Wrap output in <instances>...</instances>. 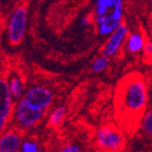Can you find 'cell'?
Here are the masks:
<instances>
[{
	"mask_svg": "<svg viewBox=\"0 0 152 152\" xmlns=\"http://www.w3.org/2000/svg\"><path fill=\"white\" fill-rule=\"evenodd\" d=\"M129 29L125 23H121L117 28L108 36L107 40L102 48V55L108 58L114 57L118 52L123 43L127 40Z\"/></svg>",
	"mask_w": 152,
	"mask_h": 152,
	"instance_id": "obj_8",
	"label": "cell"
},
{
	"mask_svg": "<svg viewBox=\"0 0 152 152\" xmlns=\"http://www.w3.org/2000/svg\"><path fill=\"white\" fill-rule=\"evenodd\" d=\"M46 110L36 109L28 106L22 99L14 109V118L21 129H31L42 120Z\"/></svg>",
	"mask_w": 152,
	"mask_h": 152,
	"instance_id": "obj_4",
	"label": "cell"
},
{
	"mask_svg": "<svg viewBox=\"0 0 152 152\" xmlns=\"http://www.w3.org/2000/svg\"><path fill=\"white\" fill-rule=\"evenodd\" d=\"M7 82L12 98L14 99H20L24 91V82L21 77L18 75H14L7 80Z\"/></svg>",
	"mask_w": 152,
	"mask_h": 152,
	"instance_id": "obj_11",
	"label": "cell"
},
{
	"mask_svg": "<svg viewBox=\"0 0 152 152\" xmlns=\"http://www.w3.org/2000/svg\"><path fill=\"white\" fill-rule=\"evenodd\" d=\"M127 143L123 131L114 126L106 125L96 133V144L99 149L105 151H120Z\"/></svg>",
	"mask_w": 152,
	"mask_h": 152,
	"instance_id": "obj_3",
	"label": "cell"
},
{
	"mask_svg": "<svg viewBox=\"0 0 152 152\" xmlns=\"http://www.w3.org/2000/svg\"><path fill=\"white\" fill-rule=\"evenodd\" d=\"M21 151L23 152H37L38 151V144L36 141L26 140L23 141Z\"/></svg>",
	"mask_w": 152,
	"mask_h": 152,
	"instance_id": "obj_15",
	"label": "cell"
},
{
	"mask_svg": "<svg viewBox=\"0 0 152 152\" xmlns=\"http://www.w3.org/2000/svg\"><path fill=\"white\" fill-rule=\"evenodd\" d=\"M148 86L144 75L133 71L124 76L114 92V115L118 125L133 134L140 127L147 111Z\"/></svg>",
	"mask_w": 152,
	"mask_h": 152,
	"instance_id": "obj_1",
	"label": "cell"
},
{
	"mask_svg": "<svg viewBox=\"0 0 152 152\" xmlns=\"http://www.w3.org/2000/svg\"><path fill=\"white\" fill-rule=\"evenodd\" d=\"M23 99L33 108L47 110L52 104L53 95L48 88L41 86H36L26 91Z\"/></svg>",
	"mask_w": 152,
	"mask_h": 152,
	"instance_id": "obj_6",
	"label": "cell"
},
{
	"mask_svg": "<svg viewBox=\"0 0 152 152\" xmlns=\"http://www.w3.org/2000/svg\"><path fill=\"white\" fill-rule=\"evenodd\" d=\"M151 82H152V81H151Z\"/></svg>",
	"mask_w": 152,
	"mask_h": 152,
	"instance_id": "obj_20",
	"label": "cell"
},
{
	"mask_svg": "<svg viewBox=\"0 0 152 152\" xmlns=\"http://www.w3.org/2000/svg\"><path fill=\"white\" fill-rule=\"evenodd\" d=\"M66 113V109L64 107H58L55 108L48 118V125L50 127H58L64 120Z\"/></svg>",
	"mask_w": 152,
	"mask_h": 152,
	"instance_id": "obj_12",
	"label": "cell"
},
{
	"mask_svg": "<svg viewBox=\"0 0 152 152\" xmlns=\"http://www.w3.org/2000/svg\"><path fill=\"white\" fill-rule=\"evenodd\" d=\"M148 5H149V9L152 12V0H149V1H148Z\"/></svg>",
	"mask_w": 152,
	"mask_h": 152,
	"instance_id": "obj_19",
	"label": "cell"
},
{
	"mask_svg": "<svg viewBox=\"0 0 152 152\" xmlns=\"http://www.w3.org/2000/svg\"><path fill=\"white\" fill-rule=\"evenodd\" d=\"M144 52L147 56L152 57V42H150V41L146 42L145 47H144Z\"/></svg>",
	"mask_w": 152,
	"mask_h": 152,
	"instance_id": "obj_17",
	"label": "cell"
},
{
	"mask_svg": "<svg viewBox=\"0 0 152 152\" xmlns=\"http://www.w3.org/2000/svg\"><path fill=\"white\" fill-rule=\"evenodd\" d=\"M0 128L3 131L4 128L7 125V123L14 114V106L13 98L9 90L8 82L7 78L3 77L0 80Z\"/></svg>",
	"mask_w": 152,
	"mask_h": 152,
	"instance_id": "obj_7",
	"label": "cell"
},
{
	"mask_svg": "<svg viewBox=\"0 0 152 152\" xmlns=\"http://www.w3.org/2000/svg\"><path fill=\"white\" fill-rule=\"evenodd\" d=\"M62 152H80L81 148L79 146L75 144H68L66 146H64L63 148H61Z\"/></svg>",
	"mask_w": 152,
	"mask_h": 152,
	"instance_id": "obj_16",
	"label": "cell"
},
{
	"mask_svg": "<svg viewBox=\"0 0 152 152\" xmlns=\"http://www.w3.org/2000/svg\"><path fill=\"white\" fill-rule=\"evenodd\" d=\"M27 13L25 7H18L13 12L8 22V39L11 45H19L26 28Z\"/></svg>",
	"mask_w": 152,
	"mask_h": 152,
	"instance_id": "obj_5",
	"label": "cell"
},
{
	"mask_svg": "<svg viewBox=\"0 0 152 152\" xmlns=\"http://www.w3.org/2000/svg\"><path fill=\"white\" fill-rule=\"evenodd\" d=\"M23 140L18 130L6 131L0 140V152H18L21 150Z\"/></svg>",
	"mask_w": 152,
	"mask_h": 152,
	"instance_id": "obj_9",
	"label": "cell"
},
{
	"mask_svg": "<svg viewBox=\"0 0 152 152\" xmlns=\"http://www.w3.org/2000/svg\"><path fill=\"white\" fill-rule=\"evenodd\" d=\"M140 127L146 135L152 137V108L148 109L145 112L141 120Z\"/></svg>",
	"mask_w": 152,
	"mask_h": 152,
	"instance_id": "obj_14",
	"label": "cell"
},
{
	"mask_svg": "<svg viewBox=\"0 0 152 152\" xmlns=\"http://www.w3.org/2000/svg\"><path fill=\"white\" fill-rule=\"evenodd\" d=\"M108 64H109V58L102 55V56L96 58L94 60V62L91 65V70L94 73H100L104 71L108 66Z\"/></svg>",
	"mask_w": 152,
	"mask_h": 152,
	"instance_id": "obj_13",
	"label": "cell"
},
{
	"mask_svg": "<svg viewBox=\"0 0 152 152\" xmlns=\"http://www.w3.org/2000/svg\"><path fill=\"white\" fill-rule=\"evenodd\" d=\"M144 37L140 33H132L128 36L126 40V47L129 53L136 54L144 50L145 47Z\"/></svg>",
	"mask_w": 152,
	"mask_h": 152,
	"instance_id": "obj_10",
	"label": "cell"
},
{
	"mask_svg": "<svg viewBox=\"0 0 152 152\" xmlns=\"http://www.w3.org/2000/svg\"><path fill=\"white\" fill-rule=\"evenodd\" d=\"M80 26H82V27H86V26H88L89 24H90V21H89V19L88 18H83L81 20H80Z\"/></svg>",
	"mask_w": 152,
	"mask_h": 152,
	"instance_id": "obj_18",
	"label": "cell"
},
{
	"mask_svg": "<svg viewBox=\"0 0 152 152\" xmlns=\"http://www.w3.org/2000/svg\"><path fill=\"white\" fill-rule=\"evenodd\" d=\"M94 22L98 34L108 37L122 23L124 0H93Z\"/></svg>",
	"mask_w": 152,
	"mask_h": 152,
	"instance_id": "obj_2",
	"label": "cell"
}]
</instances>
